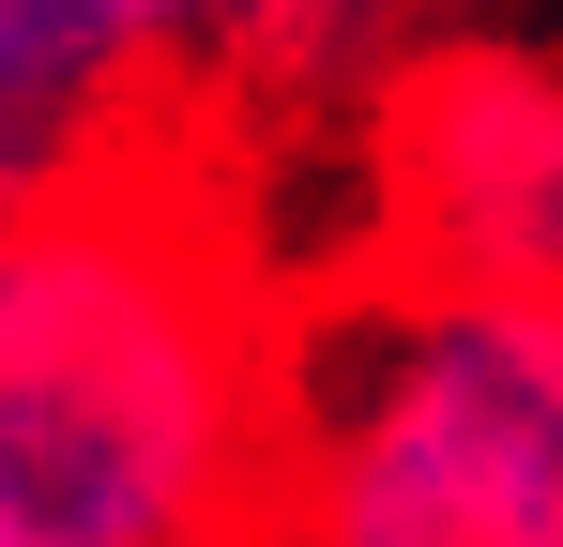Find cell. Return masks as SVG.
Masks as SVG:
<instances>
[{"label":"cell","mask_w":563,"mask_h":547,"mask_svg":"<svg viewBox=\"0 0 563 547\" xmlns=\"http://www.w3.org/2000/svg\"><path fill=\"white\" fill-rule=\"evenodd\" d=\"M107 153H137V122H107V107H77V91H31V77H0V213H31V198L92 182Z\"/></svg>","instance_id":"5b68a950"},{"label":"cell","mask_w":563,"mask_h":547,"mask_svg":"<svg viewBox=\"0 0 563 547\" xmlns=\"http://www.w3.org/2000/svg\"><path fill=\"white\" fill-rule=\"evenodd\" d=\"M0 77L77 91L107 122H168V0H0Z\"/></svg>","instance_id":"277c9868"},{"label":"cell","mask_w":563,"mask_h":547,"mask_svg":"<svg viewBox=\"0 0 563 547\" xmlns=\"http://www.w3.org/2000/svg\"><path fill=\"white\" fill-rule=\"evenodd\" d=\"M366 213L396 274L563 289V62L411 46L366 91Z\"/></svg>","instance_id":"3957f363"},{"label":"cell","mask_w":563,"mask_h":547,"mask_svg":"<svg viewBox=\"0 0 563 547\" xmlns=\"http://www.w3.org/2000/svg\"><path fill=\"white\" fill-rule=\"evenodd\" d=\"M275 547H563V289L380 259L305 304Z\"/></svg>","instance_id":"7a4b0ae2"},{"label":"cell","mask_w":563,"mask_h":547,"mask_svg":"<svg viewBox=\"0 0 563 547\" xmlns=\"http://www.w3.org/2000/svg\"><path fill=\"white\" fill-rule=\"evenodd\" d=\"M289 320L229 182L153 137L0 213V547H275Z\"/></svg>","instance_id":"6da1fadb"}]
</instances>
